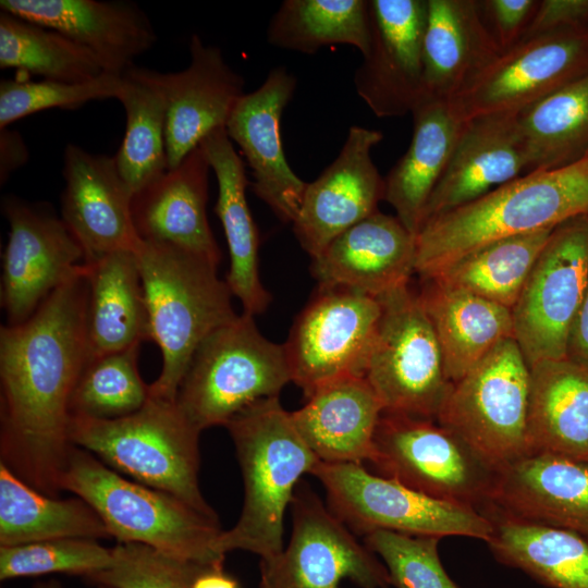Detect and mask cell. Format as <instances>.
I'll list each match as a JSON object with an SVG mask.
<instances>
[{
    "mask_svg": "<svg viewBox=\"0 0 588 588\" xmlns=\"http://www.w3.org/2000/svg\"><path fill=\"white\" fill-rule=\"evenodd\" d=\"M85 264L25 321L0 329V455L36 490L59 497L74 448L70 403L89 360Z\"/></svg>",
    "mask_w": 588,
    "mask_h": 588,
    "instance_id": "cell-1",
    "label": "cell"
},
{
    "mask_svg": "<svg viewBox=\"0 0 588 588\" xmlns=\"http://www.w3.org/2000/svg\"><path fill=\"white\" fill-rule=\"evenodd\" d=\"M578 216H588V154L559 169L524 174L425 221L416 234L415 272L430 275L483 245Z\"/></svg>",
    "mask_w": 588,
    "mask_h": 588,
    "instance_id": "cell-2",
    "label": "cell"
},
{
    "mask_svg": "<svg viewBox=\"0 0 588 588\" xmlns=\"http://www.w3.org/2000/svg\"><path fill=\"white\" fill-rule=\"evenodd\" d=\"M244 481V503L235 525L222 530L216 550H243L269 561L283 546L284 515L299 479L320 462L296 430L279 396L262 399L226 425Z\"/></svg>",
    "mask_w": 588,
    "mask_h": 588,
    "instance_id": "cell-3",
    "label": "cell"
},
{
    "mask_svg": "<svg viewBox=\"0 0 588 588\" xmlns=\"http://www.w3.org/2000/svg\"><path fill=\"white\" fill-rule=\"evenodd\" d=\"M148 314L149 336L162 366L150 395L175 401L204 340L237 314L216 265L173 246L140 242L135 250Z\"/></svg>",
    "mask_w": 588,
    "mask_h": 588,
    "instance_id": "cell-4",
    "label": "cell"
},
{
    "mask_svg": "<svg viewBox=\"0 0 588 588\" xmlns=\"http://www.w3.org/2000/svg\"><path fill=\"white\" fill-rule=\"evenodd\" d=\"M62 490L86 501L119 542L139 543L181 560L223 568L225 555L215 546L222 531L218 517L123 477L78 446L74 445L68 460Z\"/></svg>",
    "mask_w": 588,
    "mask_h": 588,
    "instance_id": "cell-5",
    "label": "cell"
},
{
    "mask_svg": "<svg viewBox=\"0 0 588 588\" xmlns=\"http://www.w3.org/2000/svg\"><path fill=\"white\" fill-rule=\"evenodd\" d=\"M70 439L107 466L218 517L198 482L200 430L176 401L149 395L137 412L117 419L71 416Z\"/></svg>",
    "mask_w": 588,
    "mask_h": 588,
    "instance_id": "cell-6",
    "label": "cell"
},
{
    "mask_svg": "<svg viewBox=\"0 0 588 588\" xmlns=\"http://www.w3.org/2000/svg\"><path fill=\"white\" fill-rule=\"evenodd\" d=\"M292 381L284 345L265 338L242 313L210 333L195 352L176 404L200 430L224 426L241 411L279 396Z\"/></svg>",
    "mask_w": 588,
    "mask_h": 588,
    "instance_id": "cell-7",
    "label": "cell"
},
{
    "mask_svg": "<svg viewBox=\"0 0 588 588\" xmlns=\"http://www.w3.org/2000/svg\"><path fill=\"white\" fill-rule=\"evenodd\" d=\"M311 475L323 486L329 509L353 532L389 530L412 536H461L488 542L493 522L477 507L440 500L359 463L319 462Z\"/></svg>",
    "mask_w": 588,
    "mask_h": 588,
    "instance_id": "cell-8",
    "label": "cell"
},
{
    "mask_svg": "<svg viewBox=\"0 0 588 588\" xmlns=\"http://www.w3.org/2000/svg\"><path fill=\"white\" fill-rule=\"evenodd\" d=\"M378 299L381 315L363 377L383 412L437 420L453 383L418 295L406 284Z\"/></svg>",
    "mask_w": 588,
    "mask_h": 588,
    "instance_id": "cell-9",
    "label": "cell"
},
{
    "mask_svg": "<svg viewBox=\"0 0 588 588\" xmlns=\"http://www.w3.org/2000/svg\"><path fill=\"white\" fill-rule=\"evenodd\" d=\"M528 402L529 366L511 338L452 384L437 421L499 470L529 454Z\"/></svg>",
    "mask_w": 588,
    "mask_h": 588,
    "instance_id": "cell-10",
    "label": "cell"
},
{
    "mask_svg": "<svg viewBox=\"0 0 588 588\" xmlns=\"http://www.w3.org/2000/svg\"><path fill=\"white\" fill-rule=\"evenodd\" d=\"M371 463L419 492L475 507L489 504L498 473L437 420L385 412Z\"/></svg>",
    "mask_w": 588,
    "mask_h": 588,
    "instance_id": "cell-11",
    "label": "cell"
},
{
    "mask_svg": "<svg viewBox=\"0 0 588 588\" xmlns=\"http://www.w3.org/2000/svg\"><path fill=\"white\" fill-rule=\"evenodd\" d=\"M587 286L588 216H578L552 230L511 309L513 338L529 367L566 358Z\"/></svg>",
    "mask_w": 588,
    "mask_h": 588,
    "instance_id": "cell-12",
    "label": "cell"
},
{
    "mask_svg": "<svg viewBox=\"0 0 588 588\" xmlns=\"http://www.w3.org/2000/svg\"><path fill=\"white\" fill-rule=\"evenodd\" d=\"M292 531L282 552L260 561V588H340L350 579L359 588H389L388 571L321 499L298 483Z\"/></svg>",
    "mask_w": 588,
    "mask_h": 588,
    "instance_id": "cell-13",
    "label": "cell"
},
{
    "mask_svg": "<svg viewBox=\"0 0 588 588\" xmlns=\"http://www.w3.org/2000/svg\"><path fill=\"white\" fill-rule=\"evenodd\" d=\"M588 74V27L563 28L502 50L450 99L463 121L517 113Z\"/></svg>",
    "mask_w": 588,
    "mask_h": 588,
    "instance_id": "cell-14",
    "label": "cell"
},
{
    "mask_svg": "<svg viewBox=\"0 0 588 588\" xmlns=\"http://www.w3.org/2000/svg\"><path fill=\"white\" fill-rule=\"evenodd\" d=\"M380 315V302L373 296L318 285L283 344L292 382L305 397L334 379L364 375Z\"/></svg>",
    "mask_w": 588,
    "mask_h": 588,
    "instance_id": "cell-15",
    "label": "cell"
},
{
    "mask_svg": "<svg viewBox=\"0 0 588 588\" xmlns=\"http://www.w3.org/2000/svg\"><path fill=\"white\" fill-rule=\"evenodd\" d=\"M10 226L2 257L1 306L7 324L27 320L59 286L76 274L84 254L61 218L45 206L5 197Z\"/></svg>",
    "mask_w": 588,
    "mask_h": 588,
    "instance_id": "cell-16",
    "label": "cell"
},
{
    "mask_svg": "<svg viewBox=\"0 0 588 588\" xmlns=\"http://www.w3.org/2000/svg\"><path fill=\"white\" fill-rule=\"evenodd\" d=\"M191 63L180 72L162 73L132 66L124 74L152 86L166 106L168 170L179 166L212 132L225 128L244 93V79L225 61L220 48L195 34Z\"/></svg>",
    "mask_w": 588,
    "mask_h": 588,
    "instance_id": "cell-17",
    "label": "cell"
},
{
    "mask_svg": "<svg viewBox=\"0 0 588 588\" xmlns=\"http://www.w3.org/2000/svg\"><path fill=\"white\" fill-rule=\"evenodd\" d=\"M427 11V0H368L370 45L354 86L378 118L412 113L424 97Z\"/></svg>",
    "mask_w": 588,
    "mask_h": 588,
    "instance_id": "cell-18",
    "label": "cell"
},
{
    "mask_svg": "<svg viewBox=\"0 0 588 588\" xmlns=\"http://www.w3.org/2000/svg\"><path fill=\"white\" fill-rule=\"evenodd\" d=\"M382 138L380 131L351 126L338 157L307 183L292 224L297 241L311 258L344 231L379 211L384 177L371 159V149Z\"/></svg>",
    "mask_w": 588,
    "mask_h": 588,
    "instance_id": "cell-19",
    "label": "cell"
},
{
    "mask_svg": "<svg viewBox=\"0 0 588 588\" xmlns=\"http://www.w3.org/2000/svg\"><path fill=\"white\" fill-rule=\"evenodd\" d=\"M61 219L79 244L84 262L136 250L140 238L132 216L133 192L113 157L69 144L63 156Z\"/></svg>",
    "mask_w": 588,
    "mask_h": 588,
    "instance_id": "cell-20",
    "label": "cell"
},
{
    "mask_svg": "<svg viewBox=\"0 0 588 588\" xmlns=\"http://www.w3.org/2000/svg\"><path fill=\"white\" fill-rule=\"evenodd\" d=\"M296 88L286 68L272 69L254 91L236 102L225 126L253 174V191L283 223L298 215L307 183L289 166L282 148L280 120Z\"/></svg>",
    "mask_w": 588,
    "mask_h": 588,
    "instance_id": "cell-21",
    "label": "cell"
},
{
    "mask_svg": "<svg viewBox=\"0 0 588 588\" xmlns=\"http://www.w3.org/2000/svg\"><path fill=\"white\" fill-rule=\"evenodd\" d=\"M0 8L61 33L90 51L112 75L122 76L157 40L149 19L127 1L1 0Z\"/></svg>",
    "mask_w": 588,
    "mask_h": 588,
    "instance_id": "cell-22",
    "label": "cell"
},
{
    "mask_svg": "<svg viewBox=\"0 0 588 588\" xmlns=\"http://www.w3.org/2000/svg\"><path fill=\"white\" fill-rule=\"evenodd\" d=\"M488 505L514 518L575 532L588 542V463L528 454L498 470Z\"/></svg>",
    "mask_w": 588,
    "mask_h": 588,
    "instance_id": "cell-23",
    "label": "cell"
},
{
    "mask_svg": "<svg viewBox=\"0 0 588 588\" xmlns=\"http://www.w3.org/2000/svg\"><path fill=\"white\" fill-rule=\"evenodd\" d=\"M210 170L199 145L179 166L134 194L132 216L140 241L173 246L219 265L220 248L207 218Z\"/></svg>",
    "mask_w": 588,
    "mask_h": 588,
    "instance_id": "cell-24",
    "label": "cell"
},
{
    "mask_svg": "<svg viewBox=\"0 0 588 588\" xmlns=\"http://www.w3.org/2000/svg\"><path fill=\"white\" fill-rule=\"evenodd\" d=\"M416 237L396 218L377 211L332 240L313 258L319 285L357 290L376 298L409 283Z\"/></svg>",
    "mask_w": 588,
    "mask_h": 588,
    "instance_id": "cell-25",
    "label": "cell"
},
{
    "mask_svg": "<svg viewBox=\"0 0 588 588\" xmlns=\"http://www.w3.org/2000/svg\"><path fill=\"white\" fill-rule=\"evenodd\" d=\"M525 173L526 158L515 114H489L467 120L427 203L422 223L467 205Z\"/></svg>",
    "mask_w": 588,
    "mask_h": 588,
    "instance_id": "cell-26",
    "label": "cell"
},
{
    "mask_svg": "<svg viewBox=\"0 0 588 588\" xmlns=\"http://www.w3.org/2000/svg\"><path fill=\"white\" fill-rule=\"evenodd\" d=\"M306 399L304 406L291 413V418L320 462H371L383 406L365 377L334 379Z\"/></svg>",
    "mask_w": 588,
    "mask_h": 588,
    "instance_id": "cell-27",
    "label": "cell"
},
{
    "mask_svg": "<svg viewBox=\"0 0 588 588\" xmlns=\"http://www.w3.org/2000/svg\"><path fill=\"white\" fill-rule=\"evenodd\" d=\"M422 38L424 97L453 98L501 51L479 1L427 0Z\"/></svg>",
    "mask_w": 588,
    "mask_h": 588,
    "instance_id": "cell-28",
    "label": "cell"
},
{
    "mask_svg": "<svg viewBox=\"0 0 588 588\" xmlns=\"http://www.w3.org/2000/svg\"><path fill=\"white\" fill-rule=\"evenodd\" d=\"M412 115L411 144L384 176L383 200L416 237L427 203L450 161L465 121L455 113L450 100L430 97H422Z\"/></svg>",
    "mask_w": 588,
    "mask_h": 588,
    "instance_id": "cell-29",
    "label": "cell"
},
{
    "mask_svg": "<svg viewBox=\"0 0 588 588\" xmlns=\"http://www.w3.org/2000/svg\"><path fill=\"white\" fill-rule=\"evenodd\" d=\"M218 182L215 211L221 221L230 255L225 282L240 299L243 313H264L270 301L259 275V236L250 213L245 167L225 128L209 134L201 143Z\"/></svg>",
    "mask_w": 588,
    "mask_h": 588,
    "instance_id": "cell-30",
    "label": "cell"
},
{
    "mask_svg": "<svg viewBox=\"0 0 588 588\" xmlns=\"http://www.w3.org/2000/svg\"><path fill=\"white\" fill-rule=\"evenodd\" d=\"M420 279L417 295L439 342L446 377L455 383L500 342L513 338L511 309L432 278Z\"/></svg>",
    "mask_w": 588,
    "mask_h": 588,
    "instance_id": "cell-31",
    "label": "cell"
},
{
    "mask_svg": "<svg viewBox=\"0 0 588 588\" xmlns=\"http://www.w3.org/2000/svg\"><path fill=\"white\" fill-rule=\"evenodd\" d=\"M529 454L588 463V369L567 358L529 367Z\"/></svg>",
    "mask_w": 588,
    "mask_h": 588,
    "instance_id": "cell-32",
    "label": "cell"
},
{
    "mask_svg": "<svg viewBox=\"0 0 588 588\" xmlns=\"http://www.w3.org/2000/svg\"><path fill=\"white\" fill-rule=\"evenodd\" d=\"M85 267L90 358L140 346L143 341L150 340L136 253L115 252Z\"/></svg>",
    "mask_w": 588,
    "mask_h": 588,
    "instance_id": "cell-33",
    "label": "cell"
},
{
    "mask_svg": "<svg viewBox=\"0 0 588 588\" xmlns=\"http://www.w3.org/2000/svg\"><path fill=\"white\" fill-rule=\"evenodd\" d=\"M485 513L494 527L487 544L499 562L549 588H588V542L580 536L514 518L493 507Z\"/></svg>",
    "mask_w": 588,
    "mask_h": 588,
    "instance_id": "cell-34",
    "label": "cell"
},
{
    "mask_svg": "<svg viewBox=\"0 0 588 588\" xmlns=\"http://www.w3.org/2000/svg\"><path fill=\"white\" fill-rule=\"evenodd\" d=\"M109 537L101 517L86 501L41 493L0 462V547Z\"/></svg>",
    "mask_w": 588,
    "mask_h": 588,
    "instance_id": "cell-35",
    "label": "cell"
},
{
    "mask_svg": "<svg viewBox=\"0 0 588 588\" xmlns=\"http://www.w3.org/2000/svg\"><path fill=\"white\" fill-rule=\"evenodd\" d=\"M526 173L559 169L588 154V74L515 113Z\"/></svg>",
    "mask_w": 588,
    "mask_h": 588,
    "instance_id": "cell-36",
    "label": "cell"
},
{
    "mask_svg": "<svg viewBox=\"0 0 588 588\" xmlns=\"http://www.w3.org/2000/svg\"><path fill=\"white\" fill-rule=\"evenodd\" d=\"M553 229L498 240L422 278L512 309Z\"/></svg>",
    "mask_w": 588,
    "mask_h": 588,
    "instance_id": "cell-37",
    "label": "cell"
},
{
    "mask_svg": "<svg viewBox=\"0 0 588 588\" xmlns=\"http://www.w3.org/2000/svg\"><path fill=\"white\" fill-rule=\"evenodd\" d=\"M267 41L306 54L348 45L364 57L370 45L368 1L285 0L269 22Z\"/></svg>",
    "mask_w": 588,
    "mask_h": 588,
    "instance_id": "cell-38",
    "label": "cell"
},
{
    "mask_svg": "<svg viewBox=\"0 0 588 588\" xmlns=\"http://www.w3.org/2000/svg\"><path fill=\"white\" fill-rule=\"evenodd\" d=\"M0 68L42 79L85 83L105 72L96 57L61 33L0 13Z\"/></svg>",
    "mask_w": 588,
    "mask_h": 588,
    "instance_id": "cell-39",
    "label": "cell"
},
{
    "mask_svg": "<svg viewBox=\"0 0 588 588\" xmlns=\"http://www.w3.org/2000/svg\"><path fill=\"white\" fill-rule=\"evenodd\" d=\"M123 78L118 100L124 107L126 125L113 158L121 177L136 194L168 170L166 106L152 86L126 74Z\"/></svg>",
    "mask_w": 588,
    "mask_h": 588,
    "instance_id": "cell-40",
    "label": "cell"
},
{
    "mask_svg": "<svg viewBox=\"0 0 588 588\" xmlns=\"http://www.w3.org/2000/svg\"><path fill=\"white\" fill-rule=\"evenodd\" d=\"M138 352L133 346L89 358L71 397V416L117 419L140 409L150 391L139 375Z\"/></svg>",
    "mask_w": 588,
    "mask_h": 588,
    "instance_id": "cell-41",
    "label": "cell"
},
{
    "mask_svg": "<svg viewBox=\"0 0 588 588\" xmlns=\"http://www.w3.org/2000/svg\"><path fill=\"white\" fill-rule=\"evenodd\" d=\"M112 561V548L89 538H60L0 547V579L53 573L89 578L107 569Z\"/></svg>",
    "mask_w": 588,
    "mask_h": 588,
    "instance_id": "cell-42",
    "label": "cell"
},
{
    "mask_svg": "<svg viewBox=\"0 0 588 588\" xmlns=\"http://www.w3.org/2000/svg\"><path fill=\"white\" fill-rule=\"evenodd\" d=\"M123 75H102L85 83L40 79H2L0 84V130L29 114L52 108L75 109L93 100L117 98Z\"/></svg>",
    "mask_w": 588,
    "mask_h": 588,
    "instance_id": "cell-43",
    "label": "cell"
},
{
    "mask_svg": "<svg viewBox=\"0 0 588 588\" xmlns=\"http://www.w3.org/2000/svg\"><path fill=\"white\" fill-rule=\"evenodd\" d=\"M365 544L381 559L395 588H461L439 556L440 538L389 530L367 534Z\"/></svg>",
    "mask_w": 588,
    "mask_h": 588,
    "instance_id": "cell-44",
    "label": "cell"
},
{
    "mask_svg": "<svg viewBox=\"0 0 588 588\" xmlns=\"http://www.w3.org/2000/svg\"><path fill=\"white\" fill-rule=\"evenodd\" d=\"M111 565L87 578L110 588H192L205 566L139 543L119 542Z\"/></svg>",
    "mask_w": 588,
    "mask_h": 588,
    "instance_id": "cell-45",
    "label": "cell"
},
{
    "mask_svg": "<svg viewBox=\"0 0 588 588\" xmlns=\"http://www.w3.org/2000/svg\"><path fill=\"white\" fill-rule=\"evenodd\" d=\"M483 13L488 14L492 25V34L502 50L520 40L532 13L537 0H487L479 1Z\"/></svg>",
    "mask_w": 588,
    "mask_h": 588,
    "instance_id": "cell-46",
    "label": "cell"
},
{
    "mask_svg": "<svg viewBox=\"0 0 588 588\" xmlns=\"http://www.w3.org/2000/svg\"><path fill=\"white\" fill-rule=\"evenodd\" d=\"M588 27V0H540L522 39L563 28Z\"/></svg>",
    "mask_w": 588,
    "mask_h": 588,
    "instance_id": "cell-47",
    "label": "cell"
},
{
    "mask_svg": "<svg viewBox=\"0 0 588 588\" xmlns=\"http://www.w3.org/2000/svg\"><path fill=\"white\" fill-rule=\"evenodd\" d=\"M566 358L588 369V286L569 331Z\"/></svg>",
    "mask_w": 588,
    "mask_h": 588,
    "instance_id": "cell-48",
    "label": "cell"
},
{
    "mask_svg": "<svg viewBox=\"0 0 588 588\" xmlns=\"http://www.w3.org/2000/svg\"><path fill=\"white\" fill-rule=\"evenodd\" d=\"M0 144V179L3 183L27 161L28 151L22 136L8 127L1 130Z\"/></svg>",
    "mask_w": 588,
    "mask_h": 588,
    "instance_id": "cell-49",
    "label": "cell"
},
{
    "mask_svg": "<svg viewBox=\"0 0 588 588\" xmlns=\"http://www.w3.org/2000/svg\"><path fill=\"white\" fill-rule=\"evenodd\" d=\"M192 588H240V584L223 568L206 567L195 578Z\"/></svg>",
    "mask_w": 588,
    "mask_h": 588,
    "instance_id": "cell-50",
    "label": "cell"
},
{
    "mask_svg": "<svg viewBox=\"0 0 588 588\" xmlns=\"http://www.w3.org/2000/svg\"><path fill=\"white\" fill-rule=\"evenodd\" d=\"M34 588H63L59 583L57 581H47V583H40L36 585Z\"/></svg>",
    "mask_w": 588,
    "mask_h": 588,
    "instance_id": "cell-51",
    "label": "cell"
},
{
    "mask_svg": "<svg viewBox=\"0 0 588 588\" xmlns=\"http://www.w3.org/2000/svg\"><path fill=\"white\" fill-rule=\"evenodd\" d=\"M99 588H110V587H107V586H98Z\"/></svg>",
    "mask_w": 588,
    "mask_h": 588,
    "instance_id": "cell-52",
    "label": "cell"
}]
</instances>
